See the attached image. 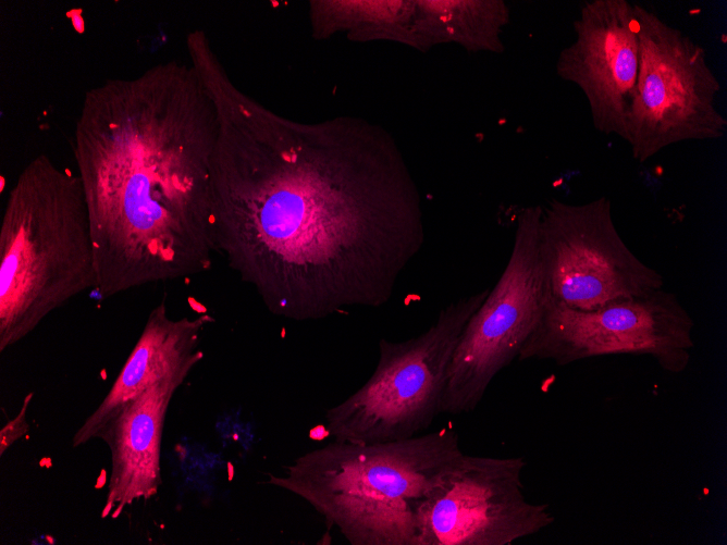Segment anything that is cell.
I'll return each mask as SVG.
<instances>
[{"mask_svg":"<svg viewBox=\"0 0 727 545\" xmlns=\"http://www.w3.org/2000/svg\"><path fill=\"white\" fill-rule=\"evenodd\" d=\"M186 49L218 116L214 251L283 319L385 305L426 236L392 134L358 116H283L235 85L205 30Z\"/></svg>","mask_w":727,"mask_h":545,"instance_id":"6da1fadb","label":"cell"},{"mask_svg":"<svg viewBox=\"0 0 727 545\" xmlns=\"http://www.w3.org/2000/svg\"><path fill=\"white\" fill-rule=\"evenodd\" d=\"M214 103L190 63L88 89L73 136L101 299L208 272Z\"/></svg>","mask_w":727,"mask_h":545,"instance_id":"7a4b0ae2","label":"cell"},{"mask_svg":"<svg viewBox=\"0 0 727 545\" xmlns=\"http://www.w3.org/2000/svg\"><path fill=\"white\" fill-rule=\"evenodd\" d=\"M449 428L381 443L330 442L269 474L352 545H420V519L441 474L460 455Z\"/></svg>","mask_w":727,"mask_h":545,"instance_id":"3957f363","label":"cell"},{"mask_svg":"<svg viewBox=\"0 0 727 545\" xmlns=\"http://www.w3.org/2000/svg\"><path fill=\"white\" fill-rule=\"evenodd\" d=\"M90 220L81 178L42 153L11 187L0 225V351L56 309L96 288Z\"/></svg>","mask_w":727,"mask_h":545,"instance_id":"277c9868","label":"cell"},{"mask_svg":"<svg viewBox=\"0 0 727 545\" xmlns=\"http://www.w3.org/2000/svg\"><path fill=\"white\" fill-rule=\"evenodd\" d=\"M489 290L449 304L418 336L402 342L380 339L372 375L326 411L328 435L338 442L381 443L410 438L429 429L441 413L458 338Z\"/></svg>","mask_w":727,"mask_h":545,"instance_id":"5b68a950","label":"cell"},{"mask_svg":"<svg viewBox=\"0 0 727 545\" xmlns=\"http://www.w3.org/2000/svg\"><path fill=\"white\" fill-rule=\"evenodd\" d=\"M633 13L639 73L626 138L632 157L643 163L675 144L723 138L722 85L704 47L653 10L633 3Z\"/></svg>","mask_w":727,"mask_h":545,"instance_id":"8992f818","label":"cell"},{"mask_svg":"<svg viewBox=\"0 0 727 545\" xmlns=\"http://www.w3.org/2000/svg\"><path fill=\"white\" fill-rule=\"evenodd\" d=\"M541 213L540 205L519 212L507 264L458 338L441 413L472 412L494 377L518 358L540 321L549 299L539 257Z\"/></svg>","mask_w":727,"mask_h":545,"instance_id":"52a82bcc","label":"cell"},{"mask_svg":"<svg viewBox=\"0 0 727 545\" xmlns=\"http://www.w3.org/2000/svg\"><path fill=\"white\" fill-rule=\"evenodd\" d=\"M539 257L549 297L576 310L664 288L662 274L623 240L605 196L583 203L552 199L542 207Z\"/></svg>","mask_w":727,"mask_h":545,"instance_id":"ba28073f","label":"cell"},{"mask_svg":"<svg viewBox=\"0 0 727 545\" xmlns=\"http://www.w3.org/2000/svg\"><path fill=\"white\" fill-rule=\"evenodd\" d=\"M693 327L688 310L664 288L589 311L569 308L549 297L517 359L566 366L594 357L640 355L677 374L690 363Z\"/></svg>","mask_w":727,"mask_h":545,"instance_id":"9c48e42d","label":"cell"},{"mask_svg":"<svg viewBox=\"0 0 727 545\" xmlns=\"http://www.w3.org/2000/svg\"><path fill=\"white\" fill-rule=\"evenodd\" d=\"M523 457L460 454L431 488L420 545H510L551 527L549 505L525 495Z\"/></svg>","mask_w":727,"mask_h":545,"instance_id":"30bf717a","label":"cell"},{"mask_svg":"<svg viewBox=\"0 0 727 545\" xmlns=\"http://www.w3.org/2000/svg\"><path fill=\"white\" fill-rule=\"evenodd\" d=\"M575 39L556 60V74L584 95L594 128L626 141L639 73L633 3L588 0L572 22Z\"/></svg>","mask_w":727,"mask_h":545,"instance_id":"8fae6325","label":"cell"},{"mask_svg":"<svg viewBox=\"0 0 727 545\" xmlns=\"http://www.w3.org/2000/svg\"><path fill=\"white\" fill-rule=\"evenodd\" d=\"M212 322L208 313L171 319L164 300L156 306L109 392L75 432L72 446L99 438L119 412L151 385L174 375L188 376L204 358L200 335Z\"/></svg>","mask_w":727,"mask_h":545,"instance_id":"7c38bea8","label":"cell"},{"mask_svg":"<svg viewBox=\"0 0 727 545\" xmlns=\"http://www.w3.org/2000/svg\"><path fill=\"white\" fill-rule=\"evenodd\" d=\"M187 375L164 379L130 401L99 438L110 449L111 467L101 518L116 519L124 508L157 495L161 445L170 402Z\"/></svg>","mask_w":727,"mask_h":545,"instance_id":"4fadbf2b","label":"cell"},{"mask_svg":"<svg viewBox=\"0 0 727 545\" xmlns=\"http://www.w3.org/2000/svg\"><path fill=\"white\" fill-rule=\"evenodd\" d=\"M417 50L457 44L469 52L500 54L510 9L503 0H415Z\"/></svg>","mask_w":727,"mask_h":545,"instance_id":"5bb4252c","label":"cell"},{"mask_svg":"<svg viewBox=\"0 0 727 545\" xmlns=\"http://www.w3.org/2000/svg\"><path fill=\"white\" fill-rule=\"evenodd\" d=\"M308 15L318 40L345 34L356 42L386 40L417 49L415 0H312Z\"/></svg>","mask_w":727,"mask_h":545,"instance_id":"9a60e30c","label":"cell"},{"mask_svg":"<svg viewBox=\"0 0 727 545\" xmlns=\"http://www.w3.org/2000/svg\"><path fill=\"white\" fill-rule=\"evenodd\" d=\"M32 398V394L27 396L25 399V402L13 420H11L4 428H2L1 433H0V448H1V455L4 453V450L10 447L16 439L22 437L25 432L27 431V423L25 420L26 416V409L28 406V401Z\"/></svg>","mask_w":727,"mask_h":545,"instance_id":"2e32d148","label":"cell"}]
</instances>
